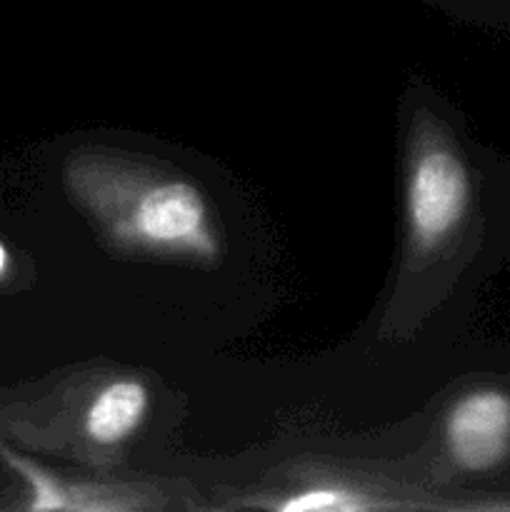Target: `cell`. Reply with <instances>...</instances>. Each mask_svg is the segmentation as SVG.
Masks as SVG:
<instances>
[{"label": "cell", "instance_id": "6da1fadb", "mask_svg": "<svg viewBox=\"0 0 510 512\" xmlns=\"http://www.w3.org/2000/svg\"><path fill=\"white\" fill-rule=\"evenodd\" d=\"M65 190L120 255L215 265L223 253L213 205L178 170L118 150H75L63 168Z\"/></svg>", "mask_w": 510, "mask_h": 512}, {"label": "cell", "instance_id": "277c9868", "mask_svg": "<svg viewBox=\"0 0 510 512\" xmlns=\"http://www.w3.org/2000/svg\"><path fill=\"white\" fill-rule=\"evenodd\" d=\"M0 460L8 465L13 473L25 483L28 490V510H133L143 508L133 490L113 488V485H90V483H70L58 478L50 470L40 468L33 460L13 453L10 448L0 445Z\"/></svg>", "mask_w": 510, "mask_h": 512}, {"label": "cell", "instance_id": "3957f363", "mask_svg": "<svg viewBox=\"0 0 510 512\" xmlns=\"http://www.w3.org/2000/svg\"><path fill=\"white\" fill-rule=\"evenodd\" d=\"M450 460L463 473H490L510 455V393L475 388L450 405L443 425Z\"/></svg>", "mask_w": 510, "mask_h": 512}, {"label": "cell", "instance_id": "7a4b0ae2", "mask_svg": "<svg viewBox=\"0 0 510 512\" xmlns=\"http://www.w3.org/2000/svg\"><path fill=\"white\" fill-rule=\"evenodd\" d=\"M473 205V175L458 148L438 133L413 140L405 178L410 253L430 255L448 243Z\"/></svg>", "mask_w": 510, "mask_h": 512}, {"label": "cell", "instance_id": "8992f818", "mask_svg": "<svg viewBox=\"0 0 510 512\" xmlns=\"http://www.w3.org/2000/svg\"><path fill=\"white\" fill-rule=\"evenodd\" d=\"M275 510L283 512H345V510H370L380 508L373 498L353 488H343V485H313V488L298 490V493L288 495L285 500L273 503Z\"/></svg>", "mask_w": 510, "mask_h": 512}, {"label": "cell", "instance_id": "5b68a950", "mask_svg": "<svg viewBox=\"0 0 510 512\" xmlns=\"http://www.w3.org/2000/svg\"><path fill=\"white\" fill-rule=\"evenodd\" d=\"M150 415V390L138 378H115L98 388L83 415L85 438L98 448L128 443Z\"/></svg>", "mask_w": 510, "mask_h": 512}, {"label": "cell", "instance_id": "52a82bcc", "mask_svg": "<svg viewBox=\"0 0 510 512\" xmlns=\"http://www.w3.org/2000/svg\"><path fill=\"white\" fill-rule=\"evenodd\" d=\"M10 268H13V258H10V250L5 248L3 240H0V280L8 278Z\"/></svg>", "mask_w": 510, "mask_h": 512}]
</instances>
